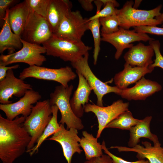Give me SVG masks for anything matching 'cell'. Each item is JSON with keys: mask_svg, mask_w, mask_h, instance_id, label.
Returning <instances> with one entry per match:
<instances>
[{"mask_svg": "<svg viewBox=\"0 0 163 163\" xmlns=\"http://www.w3.org/2000/svg\"><path fill=\"white\" fill-rule=\"evenodd\" d=\"M154 53V50L150 45L145 46L139 43L129 48L124 58L126 62L132 66L147 67L153 63L152 57Z\"/></svg>", "mask_w": 163, "mask_h": 163, "instance_id": "ac0fdd59", "label": "cell"}, {"mask_svg": "<svg viewBox=\"0 0 163 163\" xmlns=\"http://www.w3.org/2000/svg\"><path fill=\"white\" fill-rule=\"evenodd\" d=\"M149 43L153 48L155 56L154 62L150 66L153 68L159 67L163 69V56L160 51V44L159 41L153 39L149 40Z\"/></svg>", "mask_w": 163, "mask_h": 163, "instance_id": "1f68e13d", "label": "cell"}, {"mask_svg": "<svg viewBox=\"0 0 163 163\" xmlns=\"http://www.w3.org/2000/svg\"><path fill=\"white\" fill-rule=\"evenodd\" d=\"M19 67L18 64L10 66L0 65V81L3 80L6 77L8 71L11 69H16Z\"/></svg>", "mask_w": 163, "mask_h": 163, "instance_id": "8d00e7d4", "label": "cell"}, {"mask_svg": "<svg viewBox=\"0 0 163 163\" xmlns=\"http://www.w3.org/2000/svg\"><path fill=\"white\" fill-rule=\"evenodd\" d=\"M124 68L116 74L113 79L116 86L120 89L127 88L129 85L136 83L146 74L151 72L154 68L132 66L125 62Z\"/></svg>", "mask_w": 163, "mask_h": 163, "instance_id": "d6986e66", "label": "cell"}, {"mask_svg": "<svg viewBox=\"0 0 163 163\" xmlns=\"http://www.w3.org/2000/svg\"><path fill=\"white\" fill-rule=\"evenodd\" d=\"M32 10L27 0L16 4L9 10L8 20L11 29L20 37Z\"/></svg>", "mask_w": 163, "mask_h": 163, "instance_id": "44dd1931", "label": "cell"}, {"mask_svg": "<svg viewBox=\"0 0 163 163\" xmlns=\"http://www.w3.org/2000/svg\"><path fill=\"white\" fill-rule=\"evenodd\" d=\"M162 152H163V149H162Z\"/></svg>", "mask_w": 163, "mask_h": 163, "instance_id": "b9f144b4", "label": "cell"}, {"mask_svg": "<svg viewBox=\"0 0 163 163\" xmlns=\"http://www.w3.org/2000/svg\"><path fill=\"white\" fill-rule=\"evenodd\" d=\"M89 56L88 52L79 59L71 62V65L76 69V71L81 73L87 80L97 96V105L102 107L103 106V98L105 95L113 92L119 95L122 89H120L116 86H112L108 85L100 80L95 75L88 63Z\"/></svg>", "mask_w": 163, "mask_h": 163, "instance_id": "52a82bcc", "label": "cell"}, {"mask_svg": "<svg viewBox=\"0 0 163 163\" xmlns=\"http://www.w3.org/2000/svg\"><path fill=\"white\" fill-rule=\"evenodd\" d=\"M101 28V34H108L118 31L120 28V22L116 14L99 18Z\"/></svg>", "mask_w": 163, "mask_h": 163, "instance_id": "f1b7e54d", "label": "cell"}, {"mask_svg": "<svg viewBox=\"0 0 163 163\" xmlns=\"http://www.w3.org/2000/svg\"><path fill=\"white\" fill-rule=\"evenodd\" d=\"M133 1H127L121 8L117 9L116 13L119 21L120 27L129 30L132 27L156 26L161 24L155 18L161 14V5L147 10L134 8L133 6Z\"/></svg>", "mask_w": 163, "mask_h": 163, "instance_id": "3957f363", "label": "cell"}, {"mask_svg": "<svg viewBox=\"0 0 163 163\" xmlns=\"http://www.w3.org/2000/svg\"><path fill=\"white\" fill-rule=\"evenodd\" d=\"M71 2L68 0H50L46 19L53 34L56 30L63 18L71 11Z\"/></svg>", "mask_w": 163, "mask_h": 163, "instance_id": "cb8c5ba5", "label": "cell"}, {"mask_svg": "<svg viewBox=\"0 0 163 163\" xmlns=\"http://www.w3.org/2000/svg\"><path fill=\"white\" fill-rule=\"evenodd\" d=\"M140 120L134 118L129 110L119 115L116 118L109 123L105 128H116L122 130H129L136 125Z\"/></svg>", "mask_w": 163, "mask_h": 163, "instance_id": "4316f807", "label": "cell"}, {"mask_svg": "<svg viewBox=\"0 0 163 163\" xmlns=\"http://www.w3.org/2000/svg\"><path fill=\"white\" fill-rule=\"evenodd\" d=\"M161 89V85L158 83L143 77L136 83L133 87L122 89L119 95L129 101L144 100Z\"/></svg>", "mask_w": 163, "mask_h": 163, "instance_id": "2e32d148", "label": "cell"}, {"mask_svg": "<svg viewBox=\"0 0 163 163\" xmlns=\"http://www.w3.org/2000/svg\"><path fill=\"white\" fill-rule=\"evenodd\" d=\"M88 19L84 18L78 11H70L61 20L53 34L59 37L79 41L88 30Z\"/></svg>", "mask_w": 163, "mask_h": 163, "instance_id": "9c48e42d", "label": "cell"}, {"mask_svg": "<svg viewBox=\"0 0 163 163\" xmlns=\"http://www.w3.org/2000/svg\"><path fill=\"white\" fill-rule=\"evenodd\" d=\"M16 0H0V19L3 20L6 16V11L10 6L19 2Z\"/></svg>", "mask_w": 163, "mask_h": 163, "instance_id": "e575fe53", "label": "cell"}, {"mask_svg": "<svg viewBox=\"0 0 163 163\" xmlns=\"http://www.w3.org/2000/svg\"><path fill=\"white\" fill-rule=\"evenodd\" d=\"M93 0H79L78 2L81 5L82 8L87 11H91L94 8L92 2Z\"/></svg>", "mask_w": 163, "mask_h": 163, "instance_id": "74e56055", "label": "cell"}, {"mask_svg": "<svg viewBox=\"0 0 163 163\" xmlns=\"http://www.w3.org/2000/svg\"><path fill=\"white\" fill-rule=\"evenodd\" d=\"M104 5V8L99 11H96L95 15L88 18L89 21L94 19L109 16L116 14L117 8L119 3L114 0H101Z\"/></svg>", "mask_w": 163, "mask_h": 163, "instance_id": "f546056e", "label": "cell"}, {"mask_svg": "<svg viewBox=\"0 0 163 163\" xmlns=\"http://www.w3.org/2000/svg\"><path fill=\"white\" fill-rule=\"evenodd\" d=\"M25 119L21 116L10 120L0 114V158L2 163H13L26 151L31 137L24 127Z\"/></svg>", "mask_w": 163, "mask_h": 163, "instance_id": "6da1fadb", "label": "cell"}, {"mask_svg": "<svg viewBox=\"0 0 163 163\" xmlns=\"http://www.w3.org/2000/svg\"><path fill=\"white\" fill-rule=\"evenodd\" d=\"M142 1V0H135V3H134V4H133V7L134 8L137 9Z\"/></svg>", "mask_w": 163, "mask_h": 163, "instance_id": "ab89813d", "label": "cell"}, {"mask_svg": "<svg viewBox=\"0 0 163 163\" xmlns=\"http://www.w3.org/2000/svg\"><path fill=\"white\" fill-rule=\"evenodd\" d=\"M78 78L77 88L70 100L72 109L74 114L80 118L84 114V107L88 103L89 95L92 90L87 80L79 72L76 71Z\"/></svg>", "mask_w": 163, "mask_h": 163, "instance_id": "ffe728a7", "label": "cell"}, {"mask_svg": "<svg viewBox=\"0 0 163 163\" xmlns=\"http://www.w3.org/2000/svg\"><path fill=\"white\" fill-rule=\"evenodd\" d=\"M51 107L49 99L38 101L30 114L25 118L24 126L31 137L26 151L35 146L50 121L52 117Z\"/></svg>", "mask_w": 163, "mask_h": 163, "instance_id": "277c9868", "label": "cell"}, {"mask_svg": "<svg viewBox=\"0 0 163 163\" xmlns=\"http://www.w3.org/2000/svg\"><path fill=\"white\" fill-rule=\"evenodd\" d=\"M152 118V116H149L140 120L139 122L129 130L130 137L128 142L129 147H133L137 145L142 138L149 139L153 142L154 145H161L157 136L151 132L150 126Z\"/></svg>", "mask_w": 163, "mask_h": 163, "instance_id": "603a6c76", "label": "cell"}, {"mask_svg": "<svg viewBox=\"0 0 163 163\" xmlns=\"http://www.w3.org/2000/svg\"><path fill=\"white\" fill-rule=\"evenodd\" d=\"M32 9L46 19L50 0H27Z\"/></svg>", "mask_w": 163, "mask_h": 163, "instance_id": "4dcf8cb0", "label": "cell"}, {"mask_svg": "<svg viewBox=\"0 0 163 163\" xmlns=\"http://www.w3.org/2000/svg\"><path fill=\"white\" fill-rule=\"evenodd\" d=\"M53 35L52 29L46 19L32 10L21 37L27 42L40 45Z\"/></svg>", "mask_w": 163, "mask_h": 163, "instance_id": "30bf717a", "label": "cell"}, {"mask_svg": "<svg viewBox=\"0 0 163 163\" xmlns=\"http://www.w3.org/2000/svg\"><path fill=\"white\" fill-rule=\"evenodd\" d=\"M102 150L104 152L109 155L112 158L113 163H149L148 160H139L134 161H129L124 160L123 159L117 156L110 152L107 148L105 143L103 141L101 144Z\"/></svg>", "mask_w": 163, "mask_h": 163, "instance_id": "836d02e7", "label": "cell"}, {"mask_svg": "<svg viewBox=\"0 0 163 163\" xmlns=\"http://www.w3.org/2000/svg\"><path fill=\"white\" fill-rule=\"evenodd\" d=\"M137 33H149L157 35L163 36V28L156 26H140L133 27Z\"/></svg>", "mask_w": 163, "mask_h": 163, "instance_id": "d6a6232c", "label": "cell"}, {"mask_svg": "<svg viewBox=\"0 0 163 163\" xmlns=\"http://www.w3.org/2000/svg\"><path fill=\"white\" fill-rule=\"evenodd\" d=\"M60 129L47 140H53L61 145L63 154L67 163H71L72 158L75 153L80 154L82 150L80 148L81 138L78 135V129L71 128L66 129L63 125L60 124Z\"/></svg>", "mask_w": 163, "mask_h": 163, "instance_id": "5bb4252c", "label": "cell"}, {"mask_svg": "<svg viewBox=\"0 0 163 163\" xmlns=\"http://www.w3.org/2000/svg\"><path fill=\"white\" fill-rule=\"evenodd\" d=\"M23 44L22 48L17 52L0 56V65L6 66L14 63L22 62L29 66H41L46 59L43 54L46 53L42 46L25 41L21 38Z\"/></svg>", "mask_w": 163, "mask_h": 163, "instance_id": "8992f818", "label": "cell"}, {"mask_svg": "<svg viewBox=\"0 0 163 163\" xmlns=\"http://www.w3.org/2000/svg\"><path fill=\"white\" fill-rule=\"evenodd\" d=\"M101 25L98 18L88 21V27L92 33L94 41V50L93 52V63L97 64L98 56L100 50L101 40Z\"/></svg>", "mask_w": 163, "mask_h": 163, "instance_id": "83f0119b", "label": "cell"}, {"mask_svg": "<svg viewBox=\"0 0 163 163\" xmlns=\"http://www.w3.org/2000/svg\"><path fill=\"white\" fill-rule=\"evenodd\" d=\"M9 9L6 11L0 32V53L1 55L6 50H8L9 52L8 54H10L14 53L15 50H20L23 47L21 37L12 31L8 20Z\"/></svg>", "mask_w": 163, "mask_h": 163, "instance_id": "7402d4cb", "label": "cell"}, {"mask_svg": "<svg viewBox=\"0 0 163 163\" xmlns=\"http://www.w3.org/2000/svg\"><path fill=\"white\" fill-rule=\"evenodd\" d=\"M101 35V41L110 43L116 48L114 57L117 60L119 59L125 49H129L133 46L132 43L136 41L146 42L154 39L146 34L137 33L134 30H126L120 27L116 32Z\"/></svg>", "mask_w": 163, "mask_h": 163, "instance_id": "8fae6325", "label": "cell"}, {"mask_svg": "<svg viewBox=\"0 0 163 163\" xmlns=\"http://www.w3.org/2000/svg\"><path fill=\"white\" fill-rule=\"evenodd\" d=\"M82 134L83 136L81 138L79 144L84 151L86 160L101 156L103 154L102 145L97 142V138L85 131H82Z\"/></svg>", "mask_w": 163, "mask_h": 163, "instance_id": "d4e9b609", "label": "cell"}, {"mask_svg": "<svg viewBox=\"0 0 163 163\" xmlns=\"http://www.w3.org/2000/svg\"><path fill=\"white\" fill-rule=\"evenodd\" d=\"M77 76L72 68L69 66L59 69H51L33 66L24 69L20 73V78L24 80L28 78L55 81L66 87L68 83Z\"/></svg>", "mask_w": 163, "mask_h": 163, "instance_id": "ba28073f", "label": "cell"}, {"mask_svg": "<svg viewBox=\"0 0 163 163\" xmlns=\"http://www.w3.org/2000/svg\"><path fill=\"white\" fill-rule=\"evenodd\" d=\"M73 89L72 85L66 87L62 85L57 86L50 93L49 100L51 106H56L60 112L61 118L59 123L65 124L67 129L74 128L80 130L83 129L84 125L81 119L74 113L70 103Z\"/></svg>", "mask_w": 163, "mask_h": 163, "instance_id": "5b68a950", "label": "cell"}, {"mask_svg": "<svg viewBox=\"0 0 163 163\" xmlns=\"http://www.w3.org/2000/svg\"><path fill=\"white\" fill-rule=\"evenodd\" d=\"M129 106L128 102H124L120 100L114 101L107 107H101L94 104H86L84 107V111L93 113L97 117L98 129L96 137L97 139L100 137L102 132L109 123L120 114L128 110Z\"/></svg>", "mask_w": 163, "mask_h": 163, "instance_id": "7c38bea8", "label": "cell"}, {"mask_svg": "<svg viewBox=\"0 0 163 163\" xmlns=\"http://www.w3.org/2000/svg\"><path fill=\"white\" fill-rule=\"evenodd\" d=\"M155 18L159 21L161 24H163V12L162 13L156 17Z\"/></svg>", "mask_w": 163, "mask_h": 163, "instance_id": "f35d334b", "label": "cell"}, {"mask_svg": "<svg viewBox=\"0 0 163 163\" xmlns=\"http://www.w3.org/2000/svg\"><path fill=\"white\" fill-rule=\"evenodd\" d=\"M52 117L42 134L38 140L36 145L32 149L26 151L31 156L38 152L39 148L43 142L49 136L58 131L60 128V125L57 121L58 108L55 105L52 106Z\"/></svg>", "mask_w": 163, "mask_h": 163, "instance_id": "484cf974", "label": "cell"}, {"mask_svg": "<svg viewBox=\"0 0 163 163\" xmlns=\"http://www.w3.org/2000/svg\"><path fill=\"white\" fill-rule=\"evenodd\" d=\"M31 89L32 88L30 84L16 78L13 69H9L5 78L0 81V103L4 104L12 103L9 99L13 96L21 97L27 91Z\"/></svg>", "mask_w": 163, "mask_h": 163, "instance_id": "9a60e30c", "label": "cell"}, {"mask_svg": "<svg viewBox=\"0 0 163 163\" xmlns=\"http://www.w3.org/2000/svg\"><path fill=\"white\" fill-rule=\"evenodd\" d=\"M42 44L46 49L47 55L59 57L65 62H71L80 59L92 48L82 41H73L53 34Z\"/></svg>", "mask_w": 163, "mask_h": 163, "instance_id": "7a4b0ae2", "label": "cell"}, {"mask_svg": "<svg viewBox=\"0 0 163 163\" xmlns=\"http://www.w3.org/2000/svg\"><path fill=\"white\" fill-rule=\"evenodd\" d=\"M143 146L137 144L133 147L112 146L110 149H116L119 152H136L139 160L147 159L149 163H163V148L161 145L152 146L148 141L142 142Z\"/></svg>", "mask_w": 163, "mask_h": 163, "instance_id": "e0dca14e", "label": "cell"}, {"mask_svg": "<svg viewBox=\"0 0 163 163\" xmlns=\"http://www.w3.org/2000/svg\"><path fill=\"white\" fill-rule=\"evenodd\" d=\"M162 27H163V24L162 25Z\"/></svg>", "mask_w": 163, "mask_h": 163, "instance_id": "60d3db41", "label": "cell"}, {"mask_svg": "<svg viewBox=\"0 0 163 163\" xmlns=\"http://www.w3.org/2000/svg\"><path fill=\"white\" fill-rule=\"evenodd\" d=\"M82 163H113L111 158L107 154H103L101 156L93 158Z\"/></svg>", "mask_w": 163, "mask_h": 163, "instance_id": "d590c367", "label": "cell"}, {"mask_svg": "<svg viewBox=\"0 0 163 163\" xmlns=\"http://www.w3.org/2000/svg\"><path fill=\"white\" fill-rule=\"evenodd\" d=\"M41 98L39 93L33 89L27 91L18 101L8 104H0V109L5 114L6 118L13 120L20 115L25 118L30 113L34 107Z\"/></svg>", "mask_w": 163, "mask_h": 163, "instance_id": "4fadbf2b", "label": "cell"}]
</instances>
